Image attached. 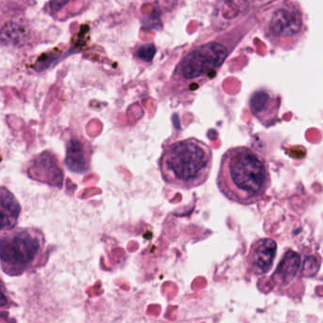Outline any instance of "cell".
Returning <instances> with one entry per match:
<instances>
[{
  "mask_svg": "<svg viewBox=\"0 0 323 323\" xmlns=\"http://www.w3.org/2000/svg\"><path fill=\"white\" fill-rule=\"evenodd\" d=\"M216 184L232 203L251 206L260 202L270 188L269 166L251 148H230L221 158Z\"/></svg>",
  "mask_w": 323,
  "mask_h": 323,
  "instance_id": "obj_1",
  "label": "cell"
},
{
  "mask_svg": "<svg viewBox=\"0 0 323 323\" xmlns=\"http://www.w3.org/2000/svg\"><path fill=\"white\" fill-rule=\"evenodd\" d=\"M212 151L204 141L189 138L164 148L158 160L163 181L181 190L207 182L212 169Z\"/></svg>",
  "mask_w": 323,
  "mask_h": 323,
  "instance_id": "obj_2",
  "label": "cell"
},
{
  "mask_svg": "<svg viewBox=\"0 0 323 323\" xmlns=\"http://www.w3.org/2000/svg\"><path fill=\"white\" fill-rule=\"evenodd\" d=\"M46 237L34 228L14 227L0 231V267L11 277H18L43 267L48 260Z\"/></svg>",
  "mask_w": 323,
  "mask_h": 323,
  "instance_id": "obj_3",
  "label": "cell"
},
{
  "mask_svg": "<svg viewBox=\"0 0 323 323\" xmlns=\"http://www.w3.org/2000/svg\"><path fill=\"white\" fill-rule=\"evenodd\" d=\"M227 46L209 42L191 49L183 57L176 70V77L187 84H197L215 76L229 56Z\"/></svg>",
  "mask_w": 323,
  "mask_h": 323,
  "instance_id": "obj_4",
  "label": "cell"
},
{
  "mask_svg": "<svg viewBox=\"0 0 323 323\" xmlns=\"http://www.w3.org/2000/svg\"><path fill=\"white\" fill-rule=\"evenodd\" d=\"M263 25L265 36L271 40L299 38L304 28L303 14L296 2L283 0L267 11Z\"/></svg>",
  "mask_w": 323,
  "mask_h": 323,
  "instance_id": "obj_5",
  "label": "cell"
},
{
  "mask_svg": "<svg viewBox=\"0 0 323 323\" xmlns=\"http://www.w3.org/2000/svg\"><path fill=\"white\" fill-rule=\"evenodd\" d=\"M277 249V243L271 238L253 242L246 257L248 272L258 277L267 274L273 267Z\"/></svg>",
  "mask_w": 323,
  "mask_h": 323,
  "instance_id": "obj_6",
  "label": "cell"
},
{
  "mask_svg": "<svg viewBox=\"0 0 323 323\" xmlns=\"http://www.w3.org/2000/svg\"><path fill=\"white\" fill-rule=\"evenodd\" d=\"M248 106L253 116L264 126L269 127L278 120L281 98L268 89L260 88L251 94Z\"/></svg>",
  "mask_w": 323,
  "mask_h": 323,
  "instance_id": "obj_7",
  "label": "cell"
},
{
  "mask_svg": "<svg viewBox=\"0 0 323 323\" xmlns=\"http://www.w3.org/2000/svg\"><path fill=\"white\" fill-rule=\"evenodd\" d=\"M91 155V145L84 138L71 136L66 141L64 164L72 173H87L90 170Z\"/></svg>",
  "mask_w": 323,
  "mask_h": 323,
  "instance_id": "obj_8",
  "label": "cell"
},
{
  "mask_svg": "<svg viewBox=\"0 0 323 323\" xmlns=\"http://www.w3.org/2000/svg\"><path fill=\"white\" fill-rule=\"evenodd\" d=\"M21 205L6 186H0V231L13 229L18 224Z\"/></svg>",
  "mask_w": 323,
  "mask_h": 323,
  "instance_id": "obj_9",
  "label": "cell"
},
{
  "mask_svg": "<svg viewBox=\"0 0 323 323\" xmlns=\"http://www.w3.org/2000/svg\"><path fill=\"white\" fill-rule=\"evenodd\" d=\"M301 265L300 254L293 250H287L271 277L275 285L278 287H285L292 282L300 272Z\"/></svg>",
  "mask_w": 323,
  "mask_h": 323,
  "instance_id": "obj_10",
  "label": "cell"
},
{
  "mask_svg": "<svg viewBox=\"0 0 323 323\" xmlns=\"http://www.w3.org/2000/svg\"><path fill=\"white\" fill-rule=\"evenodd\" d=\"M17 304L12 299L4 281L0 278V309H10Z\"/></svg>",
  "mask_w": 323,
  "mask_h": 323,
  "instance_id": "obj_11",
  "label": "cell"
},
{
  "mask_svg": "<svg viewBox=\"0 0 323 323\" xmlns=\"http://www.w3.org/2000/svg\"><path fill=\"white\" fill-rule=\"evenodd\" d=\"M155 51H156V49H155L154 44H145L139 48V49L137 50L136 55L139 59H141V61L150 63L153 61V59L155 57Z\"/></svg>",
  "mask_w": 323,
  "mask_h": 323,
  "instance_id": "obj_12",
  "label": "cell"
},
{
  "mask_svg": "<svg viewBox=\"0 0 323 323\" xmlns=\"http://www.w3.org/2000/svg\"><path fill=\"white\" fill-rule=\"evenodd\" d=\"M23 29L17 25H9L3 29L4 38L10 42H16L23 36Z\"/></svg>",
  "mask_w": 323,
  "mask_h": 323,
  "instance_id": "obj_13",
  "label": "cell"
},
{
  "mask_svg": "<svg viewBox=\"0 0 323 323\" xmlns=\"http://www.w3.org/2000/svg\"><path fill=\"white\" fill-rule=\"evenodd\" d=\"M69 2L70 0H51L49 3V7L52 12H58L63 9Z\"/></svg>",
  "mask_w": 323,
  "mask_h": 323,
  "instance_id": "obj_14",
  "label": "cell"
},
{
  "mask_svg": "<svg viewBox=\"0 0 323 323\" xmlns=\"http://www.w3.org/2000/svg\"><path fill=\"white\" fill-rule=\"evenodd\" d=\"M1 320H2V319H1V318H0V321H1Z\"/></svg>",
  "mask_w": 323,
  "mask_h": 323,
  "instance_id": "obj_15",
  "label": "cell"
}]
</instances>
